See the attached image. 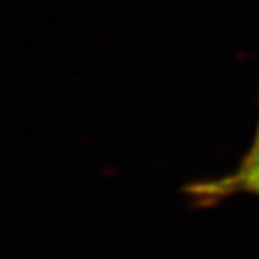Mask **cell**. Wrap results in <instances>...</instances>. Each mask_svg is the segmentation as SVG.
<instances>
[{
	"instance_id": "cell-1",
	"label": "cell",
	"mask_w": 259,
	"mask_h": 259,
	"mask_svg": "<svg viewBox=\"0 0 259 259\" xmlns=\"http://www.w3.org/2000/svg\"><path fill=\"white\" fill-rule=\"evenodd\" d=\"M209 191H229L231 189H243L250 191V193L259 194V128L255 141L252 144L250 151L243 160L241 167L232 175L231 178H225L218 184V187H207Z\"/></svg>"
}]
</instances>
